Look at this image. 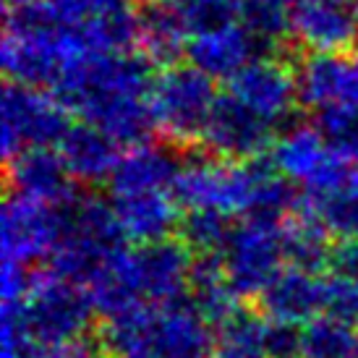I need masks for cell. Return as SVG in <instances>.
I'll return each instance as SVG.
<instances>
[{
	"label": "cell",
	"mask_w": 358,
	"mask_h": 358,
	"mask_svg": "<svg viewBox=\"0 0 358 358\" xmlns=\"http://www.w3.org/2000/svg\"><path fill=\"white\" fill-rule=\"evenodd\" d=\"M314 129L343 157H358V102H335L317 110Z\"/></svg>",
	"instance_id": "obj_14"
},
{
	"label": "cell",
	"mask_w": 358,
	"mask_h": 358,
	"mask_svg": "<svg viewBox=\"0 0 358 358\" xmlns=\"http://www.w3.org/2000/svg\"><path fill=\"white\" fill-rule=\"evenodd\" d=\"M150 100L162 134L176 141H194L204 134L217 102L215 79L191 63H176L157 73Z\"/></svg>",
	"instance_id": "obj_1"
},
{
	"label": "cell",
	"mask_w": 358,
	"mask_h": 358,
	"mask_svg": "<svg viewBox=\"0 0 358 358\" xmlns=\"http://www.w3.org/2000/svg\"><path fill=\"white\" fill-rule=\"evenodd\" d=\"M290 16L293 10L280 0H241L238 8V24H243L275 55L288 52V37H293Z\"/></svg>",
	"instance_id": "obj_13"
},
{
	"label": "cell",
	"mask_w": 358,
	"mask_h": 358,
	"mask_svg": "<svg viewBox=\"0 0 358 358\" xmlns=\"http://www.w3.org/2000/svg\"><path fill=\"white\" fill-rule=\"evenodd\" d=\"M272 120L259 115L233 92L217 97L201 139L225 157H254L272 141Z\"/></svg>",
	"instance_id": "obj_6"
},
{
	"label": "cell",
	"mask_w": 358,
	"mask_h": 358,
	"mask_svg": "<svg viewBox=\"0 0 358 358\" xmlns=\"http://www.w3.org/2000/svg\"><path fill=\"white\" fill-rule=\"evenodd\" d=\"M115 144L110 134L94 126V123H81V126H71L69 134L60 141V157L66 162L69 173L79 176L87 180L105 178L108 173L115 170L118 165V155H115Z\"/></svg>",
	"instance_id": "obj_10"
},
{
	"label": "cell",
	"mask_w": 358,
	"mask_h": 358,
	"mask_svg": "<svg viewBox=\"0 0 358 358\" xmlns=\"http://www.w3.org/2000/svg\"><path fill=\"white\" fill-rule=\"evenodd\" d=\"M280 3H282V6H288V8L293 10V8H299L301 3H306V0H280Z\"/></svg>",
	"instance_id": "obj_17"
},
{
	"label": "cell",
	"mask_w": 358,
	"mask_h": 358,
	"mask_svg": "<svg viewBox=\"0 0 358 358\" xmlns=\"http://www.w3.org/2000/svg\"><path fill=\"white\" fill-rule=\"evenodd\" d=\"M293 42L308 52H353L358 16L353 0H306L290 16Z\"/></svg>",
	"instance_id": "obj_5"
},
{
	"label": "cell",
	"mask_w": 358,
	"mask_h": 358,
	"mask_svg": "<svg viewBox=\"0 0 358 358\" xmlns=\"http://www.w3.org/2000/svg\"><path fill=\"white\" fill-rule=\"evenodd\" d=\"M176 176V159L165 150L139 144L118 159L113 170V183L120 194H136V191H157Z\"/></svg>",
	"instance_id": "obj_11"
},
{
	"label": "cell",
	"mask_w": 358,
	"mask_h": 358,
	"mask_svg": "<svg viewBox=\"0 0 358 358\" xmlns=\"http://www.w3.org/2000/svg\"><path fill=\"white\" fill-rule=\"evenodd\" d=\"M66 162L63 157L52 155L48 147H29L19 152L10 162L13 183L27 194L34 196H50L63 189L66 180Z\"/></svg>",
	"instance_id": "obj_12"
},
{
	"label": "cell",
	"mask_w": 358,
	"mask_h": 358,
	"mask_svg": "<svg viewBox=\"0 0 358 358\" xmlns=\"http://www.w3.org/2000/svg\"><path fill=\"white\" fill-rule=\"evenodd\" d=\"M191 29L173 0L139 3V45L141 52L162 69L176 66L189 50Z\"/></svg>",
	"instance_id": "obj_9"
},
{
	"label": "cell",
	"mask_w": 358,
	"mask_h": 358,
	"mask_svg": "<svg viewBox=\"0 0 358 358\" xmlns=\"http://www.w3.org/2000/svg\"><path fill=\"white\" fill-rule=\"evenodd\" d=\"M71 58H79L73 50L69 29L55 27L37 34H8L3 40V71L8 81L27 87H55Z\"/></svg>",
	"instance_id": "obj_3"
},
{
	"label": "cell",
	"mask_w": 358,
	"mask_h": 358,
	"mask_svg": "<svg viewBox=\"0 0 358 358\" xmlns=\"http://www.w3.org/2000/svg\"><path fill=\"white\" fill-rule=\"evenodd\" d=\"M275 55L264 42H259L243 24H225L217 29L191 34L189 40V58L191 66L204 71L207 76L217 81H230L243 66H249L254 58Z\"/></svg>",
	"instance_id": "obj_7"
},
{
	"label": "cell",
	"mask_w": 358,
	"mask_h": 358,
	"mask_svg": "<svg viewBox=\"0 0 358 358\" xmlns=\"http://www.w3.org/2000/svg\"><path fill=\"white\" fill-rule=\"evenodd\" d=\"M3 150L8 157L29 147L60 144L69 134L66 105L55 94H45L37 87L8 81L3 87Z\"/></svg>",
	"instance_id": "obj_2"
},
{
	"label": "cell",
	"mask_w": 358,
	"mask_h": 358,
	"mask_svg": "<svg viewBox=\"0 0 358 358\" xmlns=\"http://www.w3.org/2000/svg\"><path fill=\"white\" fill-rule=\"evenodd\" d=\"M230 92L243 100L251 110L264 115L272 123H280L293 115L299 100V79L296 69L288 63V52L262 55L228 81Z\"/></svg>",
	"instance_id": "obj_4"
},
{
	"label": "cell",
	"mask_w": 358,
	"mask_h": 358,
	"mask_svg": "<svg viewBox=\"0 0 358 358\" xmlns=\"http://www.w3.org/2000/svg\"><path fill=\"white\" fill-rule=\"evenodd\" d=\"M176 8L183 13L191 34L217 29L238 19L241 0H173Z\"/></svg>",
	"instance_id": "obj_15"
},
{
	"label": "cell",
	"mask_w": 358,
	"mask_h": 358,
	"mask_svg": "<svg viewBox=\"0 0 358 358\" xmlns=\"http://www.w3.org/2000/svg\"><path fill=\"white\" fill-rule=\"evenodd\" d=\"M16 3H24V0H6V6H16Z\"/></svg>",
	"instance_id": "obj_18"
},
{
	"label": "cell",
	"mask_w": 358,
	"mask_h": 358,
	"mask_svg": "<svg viewBox=\"0 0 358 358\" xmlns=\"http://www.w3.org/2000/svg\"><path fill=\"white\" fill-rule=\"evenodd\" d=\"M120 209L126 222L136 230H157L168 220V204L159 199L157 191L126 194V199L120 201Z\"/></svg>",
	"instance_id": "obj_16"
},
{
	"label": "cell",
	"mask_w": 358,
	"mask_h": 358,
	"mask_svg": "<svg viewBox=\"0 0 358 358\" xmlns=\"http://www.w3.org/2000/svg\"><path fill=\"white\" fill-rule=\"evenodd\" d=\"M296 79L299 100L308 108L358 102V52H308Z\"/></svg>",
	"instance_id": "obj_8"
}]
</instances>
